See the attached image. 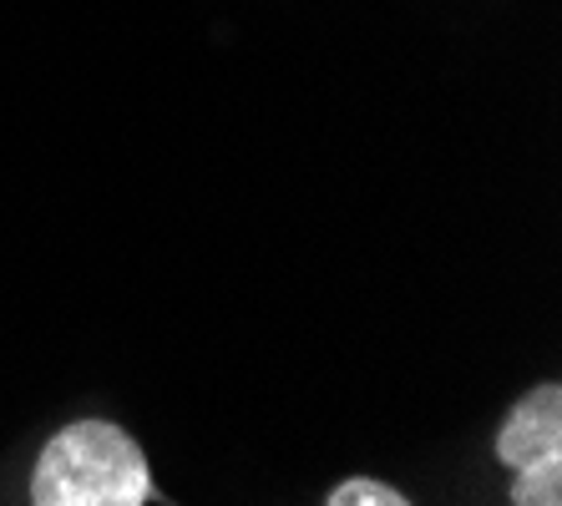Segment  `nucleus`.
<instances>
[{
	"label": "nucleus",
	"instance_id": "nucleus-1",
	"mask_svg": "<svg viewBox=\"0 0 562 506\" xmlns=\"http://www.w3.org/2000/svg\"><path fill=\"white\" fill-rule=\"evenodd\" d=\"M153 471L143 446L112 420H77L56 430L36 456L31 506H143Z\"/></svg>",
	"mask_w": 562,
	"mask_h": 506
},
{
	"label": "nucleus",
	"instance_id": "nucleus-2",
	"mask_svg": "<svg viewBox=\"0 0 562 506\" xmlns=\"http://www.w3.org/2000/svg\"><path fill=\"white\" fill-rule=\"evenodd\" d=\"M497 461L517 476V471H542L562 466V390L537 385L507 411L497 430Z\"/></svg>",
	"mask_w": 562,
	"mask_h": 506
},
{
	"label": "nucleus",
	"instance_id": "nucleus-3",
	"mask_svg": "<svg viewBox=\"0 0 562 506\" xmlns=\"http://www.w3.org/2000/svg\"><path fill=\"white\" fill-rule=\"evenodd\" d=\"M325 506H411V502L375 476H345L340 486L325 496Z\"/></svg>",
	"mask_w": 562,
	"mask_h": 506
}]
</instances>
